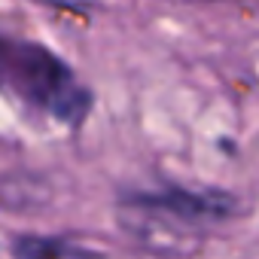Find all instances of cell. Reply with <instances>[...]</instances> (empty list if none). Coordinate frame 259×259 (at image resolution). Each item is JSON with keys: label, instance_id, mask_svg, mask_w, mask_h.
<instances>
[{"label": "cell", "instance_id": "cell-2", "mask_svg": "<svg viewBox=\"0 0 259 259\" xmlns=\"http://www.w3.org/2000/svg\"><path fill=\"white\" fill-rule=\"evenodd\" d=\"M4 82L19 101L64 125H79L92 107V95L76 73L55 52L28 40H4Z\"/></svg>", "mask_w": 259, "mask_h": 259}, {"label": "cell", "instance_id": "cell-1", "mask_svg": "<svg viewBox=\"0 0 259 259\" xmlns=\"http://www.w3.org/2000/svg\"><path fill=\"white\" fill-rule=\"evenodd\" d=\"M235 210V198L223 192L183 186L122 192L119 198V223L150 250L171 256L192 253L198 247V238L217 223H226Z\"/></svg>", "mask_w": 259, "mask_h": 259}, {"label": "cell", "instance_id": "cell-4", "mask_svg": "<svg viewBox=\"0 0 259 259\" xmlns=\"http://www.w3.org/2000/svg\"><path fill=\"white\" fill-rule=\"evenodd\" d=\"M46 4H58V7H98L101 0H46Z\"/></svg>", "mask_w": 259, "mask_h": 259}, {"label": "cell", "instance_id": "cell-3", "mask_svg": "<svg viewBox=\"0 0 259 259\" xmlns=\"http://www.w3.org/2000/svg\"><path fill=\"white\" fill-rule=\"evenodd\" d=\"M16 259H104L101 253L67 241V238H49V235H19L13 241Z\"/></svg>", "mask_w": 259, "mask_h": 259}]
</instances>
